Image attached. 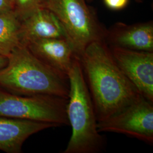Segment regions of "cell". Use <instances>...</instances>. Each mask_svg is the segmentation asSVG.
<instances>
[{"instance_id":"6da1fadb","label":"cell","mask_w":153,"mask_h":153,"mask_svg":"<svg viewBox=\"0 0 153 153\" xmlns=\"http://www.w3.org/2000/svg\"><path fill=\"white\" fill-rule=\"evenodd\" d=\"M79 60L98 121L118 112L141 96L116 64L104 40L88 44Z\"/></svg>"},{"instance_id":"7a4b0ae2","label":"cell","mask_w":153,"mask_h":153,"mask_svg":"<svg viewBox=\"0 0 153 153\" xmlns=\"http://www.w3.org/2000/svg\"><path fill=\"white\" fill-rule=\"evenodd\" d=\"M0 71V88L23 96L51 95L68 98V75L40 60L26 45L14 49Z\"/></svg>"},{"instance_id":"3957f363","label":"cell","mask_w":153,"mask_h":153,"mask_svg":"<svg viewBox=\"0 0 153 153\" xmlns=\"http://www.w3.org/2000/svg\"><path fill=\"white\" fill-rule=\"evenodd\" d=\"M68 76L70 89L66 114L72 133L63 153H101L106 140L98 130L95 111L79 59L74 61Z\"/></svg>"},{"instance_id":"277c9868","label":"cell","mask_w":153,"mask_h":153,"mask_svg":"<svg viewBox=\"0 0 153 153\" xmlns=\"http://www.w3.org/2000/svg\"><path fill=\"white\" fill-rule=\"evenodd\" d=\"M45 7L60 22L78 59L88 44L104 40L107 30L88 6L86 0H46Z\"/></svg>"},{"instance_id":"5b68a950","label":"cell","mask_w":153,"mask_h":153,"mask_svg":"<svg viewBox=\"0 0 153 153\" xmlns=\"http://www.w3.org/2000/svg\"><path fill=\"white\" fill-rule=\"evenodd\" d=\"M68 99L51 95L23 96L0 88V117L69 126Z\"/></svg>"},{"instance_id":"8992f818","label":"cell","mask_w":153,"mask_h":153,"mask_svg":"<svg viewBox=\"0 0 153 153\" xmlns=\"http://www.w3.org/2000/svg\"><path fill=\"white\" fill-rule=\"evenodd\" d=\"M98 131L126 135L153 143V102L142 95L118 112L97 124Z\"/></svg>"},{"instance_id":"52a82bcc","label":"cell","mask_w":153,"mask_h":153,"mask_svg":"<svg viewBox=\"0 0 153 153\" xmlns=\"http://www.w3.org/2000/svg\"><path fill=\"white\" fill-rule=\"evenodd\" d=\"M108 47L124 74L142 97L153 102V52Z\"/></svg>"},{"instance_id":"ba28073f","label":"cell","mask_w":153,"mask_h":153,"mask_svg":"<svg viewBox=\"0 0 153 153\" xmlns=\"http://www.w3.org/2000/svg\"><path fill=\"white\" fill-rule=\"evenodd\" d=\"M104 41L109 47L153 52V22L133 25L115 23L107 30Z\"/></svg>"},{"instance_id":"9c48e42d","label":"cell","mask_w":153,"mask_h":153,"mask_svg":"<svg viewBox=\"0 0 153 153\" xmlns=\"http://www.w3.org/2000/svg\"><path fill=\"white\" fill-rule=\"evenodd\" d=\"M33 55L47 65L68 75L76 55L66 39H44L26 45Z\"/></svg>"},{"instance_id":"30bf717a","label":"cell","mask_w":153,"mask_h":153,"mask_svg":"<svg viewBox=\"0 0 153 153\" xmlns=\"http://www.w3.org/2000/svg\"><path fill=\"white\" fill-rule=\"evenodd\" d=\"M57 127L52 124L0 117V150L7 153H19L28 138L39 131Z\"/></svg>"},{"instance_id":"8fae6325","label":"cell","mask_w":153,"mask_h":153,"mask_svg":"<svg viewBox=\"0 0 153 153\" xmlns=\"http://www.w3.org/2000/svg\"><path fill=\"white\" fill-rule=\"evenodd\" d=\"M21 44L44 39H66L65 31L55 14L42 8L20 21Z\"/></svg>"},{"instance_id":"7c38bea8","label":"cell","mask_w":153,"mask_h":153,"mask_svg":"<svg viewBox=\"0 0 153 153\" xmlns=\"http://www.w3.org/2000/svg\"><path fill=\"white\" fill-rule=\"evenodd\" d=\"M20 25L19 19L12 10L0 14V55L8 57L22 45Z\"/></svg>"},{"instance_id":"4fadbf2b","label":"cell","mask_w":153,"mask_h":153,"mask_svg":"<svg viewBox=\"0 0 153 153\" xmlns=\"http://www.w3.org/2000/svg\"><path fill=\"white\" fill-rule=\"evenodd\" d=\"M46 0H11L12 11L19 21L42 8L45 7Z\"/></svg>"},{"instance_id":"5bb4252c","label":"cell","mask_w":153,"mask_h":153,"mask_svg":"<svg viewBox=\"0 0 153 153\" xmlns=\"http://www.w3.org/2000/svg\"><path fill=\"white\" fill-rule=\"evenodd\" d=\"M104 4L108 8L114 10H120L125 8L129 0H103Z\"/></svg>"},{"instance_id":"9a60e30c","label":"cell","mask_w":153,"mask_h":153,"mask_svg":"<svg viewBox=\"0 0 153 153\" xmlns=\"http://www.w3.org/2000/svg\"><path fill=\"white\" fill-rule=\"evenodd\" d=\"M12 10L10 0H0V14Z\"/></svg>"},{"instance_id":"2e32d148","label":"cell","mask_w":153,"mask_h":153,"mask_svg":"<svg viewBox=\"0 0 153 153\" xmlns=\"http://www.w3.org/2000/svg\"><path fill=\"white\" fill-rule=\"evenodd\" d=\"M8 62V57L0 55V71L2 69Z\"/></svg>"},{"instance_id":"e0dca14e","label":"cell","mask_w":153,"mask_h":153,"mask_svg":"<svg viewBox=\"0 0 153 153\" xmlns=\"http://www.w3.org/2000/svg\"><path fill=\"white\" fill-rule=\"evenodd\" d=\"M86 1H88V0H86ZM90 1H92V0H90Z\"/></svg>"},{"instance_id":"ac0fdd59","label":"cell","mask_w":153,"mask_h":153,"mask_svg":"<svg viewBox=\"0 0 153 153\" xmlns=\"http://www.w3.org/2000/svg\"><path fill=\"white\" fill-rule=\"evenodd\" d=\"M10 2H11V0H10Z\"/></svg>"}]
</instances>
